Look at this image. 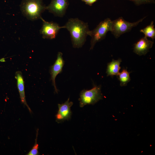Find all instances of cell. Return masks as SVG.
<instances>
[{
  "label": "cell",
  "mask_w": 155,
  "mask_h": 155,
  "mask_svg": "<svg viewBox=\"0 0 155 155\" xmlns=\"http://www.w3.org/2000/svg\"><path fill=\"white\" fill-rule=\"evenodd\" d=\"M63 26L70 33L73 47L75 48L82 47L90 30L88 23L77 18H70Z\"/></svg>",
  "instance_id": "6da1fadb"
},
{
  "label": "cell",
  "mask_w": 155,
  "mask_h": 155,
  "mask_svg": "<svg viewBox=\"0 0 155 155\" xmlns=\"http://www.w3.org/2000/svg\"><path fill=\"white\" fill-rule=\"evenodd\" d=\"M20 7L23 14L32 20L41 19V13L46 9L42 0H23Z\"/></svg>",
  "instance_id": "7a4b0ae2"
},
{
  "label": "cell",
  "mask_w": 155,
  "mask_h": 155,
  "mask_svg": "<svg viewBox=\"0 0 155 155\" xmlns=\"http://www.w3.org/2000/svg\"><path fill=\"white\" fill-rule=\"evenodd\" d=\"M112 21L107 18L100 22L93 30L88 31V35L91 37L90 50H92L97 42L104 39L107 33L111 31Z\"/></svg>",
  "instance_id": "3957f363"
},
{
  "label": "cell",
  "mask_w": 155,
  "mask_h": 155,
  "mask_svg": "<svg viewBox=\"0 0 155 155\" xmlns=\"http://www.w3.org/2000/svg\"><path fill=\"white\" fill-rule=\"evenodd\" d=\"M101 88L100 85H94L93 88L90 90L84 89L81 91L79 99L80 107H83L87 104H94L102 99L103 96Z\"/></svg>",
  "instance_id": "277c9868"
},
{
  "label": "cell",
  "mask_w": 155,
  "mask_h": 155,
  "mask_svg": "<svg viewBox=\"0 0 155 155\" xmlns=\"http://www.w3.org/2000/svg\"><path fill=\"white\" fill-rule=\"evenodd\" d=\"M146 17L132 23L126 21L122 17H119L112 21L111 32L116 38H118L122 34L130 31L132 28L137 26Z\"/></svg>",
  "instance_id": "5b68a950"
},
{
  "label": "cell",
  "mask_w": 155,
  "mask_h": 155,
  "mask_svg": "<svg viewBox=\"0 0 155 155\" xmlns=\"http://www.w3.org/2000/svg\"><path fill=\"white\" fill-rule=\"evenodd\" d=\"M41 20L43 22V24L40 33L43 38H55L59 30L62 28H64L63 26H60L56 23L47 22L42 18Z\"/></svg>",
  "instance_id": "8992f818"
},
{
  "label": "cell",
  "mask_w": 155,
  "mask_h": 155,
  "mask_svg": "<svg viewBox=\"0 0 155 155\" xmlns=\"http://www.w3.org/2000/svg\"><path fill=\"white\" fill-rule=\"evenodd\" d=\"M63 54L61 52H58L56 60L54 64L50 67V73L51 74V80L55 89V92L58 93V90L57 88L55 80L57 75L62 72L63 68L65 64V61L63 58Z\"/></svg>",
  "instance_id": "52a82bcc"
},
{
  "label": "cell",
  "mask_w": 155,
  "mask_h": 155,
  "mask_svg": "<svg viewBox=\"0 0 155 155\" xmlns=\"http://www.w3.org/2000/svg\"><path fill=\"white\" fill-rule=\"evenodd\" d=\"M68 5L67 0H52L46 6V9L56 16L62 17L65 15Z\"/></svg>",
  "instance_id": "ba28073f"
},
{
  "label": "cell",
  "mask_w": 155,
  "mask_h": 155,
  "mask_svg": "<svg viewBox=\"0 0 155 155\" xmlns=\"http://www.w3.org/2000/svg\"><path fill=\"white\" fill-rule=\"evenodd\" d=\"M73 104V102L69 101V98L64 103L58 104V110L55 115L57 122H61L71 118L72 114L71 108Z\"/></svg>",
  "instance_id": "9c48e42d"
},
{
  "label": "cell",
  "mask_w": 155,
  "mask_h": 155,
  "mask_svg": "<svg viewBox=\"0 0 155 155\" xmlns=\"http://www.w3.org/2000/svg\"><path fill=\"white\" fill-rule=\"evenodd\" d=\"M153 44V41L144 36L134 44L133 52L139 56L145 55L152 48Z\"/></svg>",
  "instance_id": "30bf717a"
},
{
  "label": "cell",
  "mask_w": 155,
  "mask_h": 155,
  "mask_svg": "<svg viewBox=\"0 0 155 155\" xmlns=\"http://www.w3.org/2000/svg\"><path fill=\"white\" fill-rule=\"evenodd\" d=\"M15 78L17 80V88L21 102L26 106L30 112L32 113L31 110L27 104L26 99L24 82L22 72L20 71H16L15 73Z\"/></svg>",
  "instance_id": "8fae6325"
},
{
  "label": "cell",
  "mask_w": 155,
  "mask_h": 155,
  "mask_svg": "<svg viewBox=\"0 0 155 155\" xmlns=\"http://www.w3.org/2000/svg\"><path fill=\"white\" fill-rule=\"evenodd\" d=\"M121 61V59L117 60L113 59L111 62L107 64L106 72L107 76H110L112 77L114 75L118 76L121 69L120 64Z\"/></svg>",
  "instance_id": "7c38bea8"
},
{
  "label": "cell",
  "mask_w": 155,
  "mask_h": 155,
  "mask_svg": "<svg viewBox=\"0 0 155 155\" xmlns=\"http://www.w3.org/2000/svg\"><path fill=\"white\" fill-rule=\"evenodd\" d=\"M130 72L128 71L127 69L123 68L122 71L119 72L117 78L120 82L121 86H125L131 80L129 75Z\"/></svg>",
  "instance_id": "4fadbf2b"
},
{
  "label": "cell",
  "mask_w": 155,
  "mask_h": 155,
  "mask_svg": "<svg viewBox=\"0 0 155 155\" xmlns=\"http://www.w3.org/2000/svg\"><path fill=\"white\" fill-rule=\"evenodd\" d=\"M140 32L144 34L145 37L150 38L153 40L155 38V28L154 22L151 21L149 25L141 30Z\"/></svg>",
  "instance_id": "5bb4252c"
},
{
  "label": "cell",
  "mask_w": 155,
  "mask_h": 155,
  "mask_svg": "<svg viewBox=\"0 0 155 155\" xmlns=\"http://www.w3.org/2000/svg\"><path fill=\"white\" fill-rule=\"evenodd\" d=\"M38 129L36 130V136L35 143L32 149L30 151L27 155H38L39 154L38 151V144L37 142V139L38 135Z\"/></svg>",
  "instance_id": "9a60e30c"
},
{
  "label": "cell",
  "mask_w": 155,
  "mask_h": 155,
  "mask_svg": "<svg viewBox=\"0 0 155 155\" xmlns=\"http://www.w3.org/2000/svg\"><path fill=\"white\" fill-rule=\"evenodd\" d=\"M132 1L137 5L142 4L154 3L155 0H129Z\"/></svg>",
  "instance_id": "2e32d148"
},
{
  "label": "cell",
  "mask_w": 155,
  "mask_h": 155,
  "mask_svg": "<svg viewBox=\"0 0 155 155\" xmlns=\"http://www.w3.org/2000/svg\"><path fill=\"white\" fill-rule=\"evenodd\" d=\"M98 0H89L86 4L91 6L93 3L96 2Z\"/></svg>",
  "instance_id": "e0dca14e"
},
{
  "label": "cell",
  "mask_w": 155,
  "mask_h": 155,
  "mask_svg": "<svg viewBox=\"0 0 155 155\" xmlns=\"http://www.w3.org/2000/svg\"><path fill=\"white\" fill-rule=\"evenodd\" d=\"M5 58H3L0 59V62H4L5 61Z\"/></svg>",
  "instance_id": "ac0fdd59"
},
{
  "label": "cell",
  "mask_w": 155,
  "mask_h": 155,
  "mask_svg": "<svg viewBox=\"0 0 155 155\" xmlns=\"http://www.w3.org/2000/svg\"><path fill=\"white\" fill-rule=\"evenodd\" d=\"M82 1L85 2L86 4L89 1V0H81Z\"/></svg>",
  "instance_id": "d6986e66"
}]
</instances>
